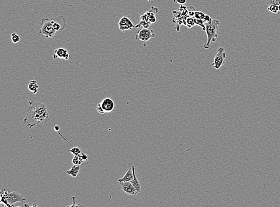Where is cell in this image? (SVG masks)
I'll return each instance as SVG.
<instances>
[{"label": "cell", "mask_w": 280, "mask_h": 207, "mask_svg": "<svg viewBox=\"0 0 280 207\" xmlns=\"http://www.w3.org/2000/svg\"><path fill=\"white\" fill-rule=\"evenodd\" d=\"M28 103L29 107L23 120V125L31 128L48 118L49 113L45 104L32 100H29Z\"/></svg>", "instance_id": "cell-1"}, {"label": "cell", "mask_w": 280, "mask_h": 207, "mask_svg": "<svg viewBox=\"0 0 280 207\" xmlns=\"http://www.w3.org/2000/svg\"><path fill=\"white\" fill-rule=\"evenodd\" d=\"M220 25V21L217 19H212L210 22L205 23V31L207 37V41L204 45L206 50L210 48L211 43L214 42L217 38V30Z\"/></svg>", "instance_id": "cell-2"}, {"label": "cell", "mask_w": 280, "mask_h": 207, "mask_svg": "<svg viewBox=\"0 0 280 207\" xmlns=\"http://www.w3.org/2000/svg\"><path fill=\"white\" fill-rule=\"evenodd\" d=\"M57 32L53 27L52 20L48 18H42L41 28L38 32L40 35H44L46 38H53Z\"/></svg>", "instance_id": "cell-3"}, {"label": "cell", "mask_w": 280, "mask_h": 207, "mask_svg": "<svg viewBox=\"0 0 280 207\" xmlns=\"http://www.w3.org/2000/svg\"><path fill=\"white\" fill-rule=\"evenodd\" d=\"M1 195H2L6 199L8 203L11 207H13V204L18 202H23L26 201L24 196L17 192H10L6 189H2L1 191Z\"/></svg>", "instance_id": "cell-4"}, {"label": "cell", "mask_w": 280, "mask_h": 207, "mask_svg": "<svg viewBox=\"0 0 280 207\" xmlns=\"http://www.w3.org/2000/svg\"><path fill=\"white\" fill-rule=\"evenodd\" d=\"M155 37L154 31L151 28H142L139 30L136 35V40L142 42L144 46L146 45V42Z\"/></svg>", "instance_id": "cell-5"}, {"label": "cell", "mask_w": 280, "mask_h": 207, "mask_svg": "<svg viewBox=\"0 0 280 207\" xmlns=\"http://www.w3.org/2000/svg\"><path fill=\"white\" fill-rule=\"evenodd\" d=\"M226 58V53L224 48L222 47H220L217 49V53L215 55L212 66L216 69H219L224 64Z\"/></svg>", "instance_id": "cell-6"}, {"label": "cell", "mask_w": 280, "mask_h": 207, "mask_svg": "<svg viewBox=\"0 0 280 207\" xmlns=\"http://www.w3.org/2000/svg\"><path fill=\"white\" fill-rule=\"evenodd\" d=\"M119 29L122 32H126L127 30H131L133 28H136V26L133 24L131 20L128 17L124 16L121 18L118 22Z\"/></svg>", "instance_id": "cell-7"}, {"label": "cell", "mask_w": 280, "mask_h": 207, "mask_svg": "<svg viewBox=\"0 0 280 207\" xmlns=\"http://www.w3.org/2000/svg\"><path fill=\"white\" fill-rule=\"evenodd\" d=\"M70 53L68 50L63 48H56L54 51L53 58L54 59H62L65 60H68L70 59Z\"/></svg>", "instance_id": "cell-8"}, {"label": "cell", "mask_w": 280, "mask_h": 207, "mask_svg": "<svg viewBox=\"0 0 280 207\" xmlns=\"http://www.w3.org/2000/svg\"><path fill=\"white\" fill-rule=\"evenodd\" d=\"M100 103L105 113L111 112L115 108V102L111 98H104Z\"/></svg>", "instance_id": "cell-9"}, {"label": "cell", "mask_w": 280, "mask_h": 207, "mask_svg": "<svg viewBox=\"0 0 280 207\" xmlns=\"http://www.w3.org/2000/svg\"><path fill=\"white\" fill-rule=\"evenodd\" d=\"M120 184L123 191L127 195H135L138 194L136 189L130 181H124L120 183Z\"/></svg>", "instance_id": "cell-10"}, {"label": "cell", "mask_w": 280, "mask_h": 207, "mask_svg": "<svg viewBox=\"0 0 280 207\" xmlns=\"http://www.w3.org/2000/svg\"><path fill=\"white\" fill-rule=\"evenodd\" d=\"M131 168H132V170H133L134 178L130 182L131 183V184L133 185V186L136 189V190L137 191V193H140L141 192V186H140V183L138 181V180L136 176V174H135V166H132Z\"/></svg>", "instance_id": "cell-11"}, {"label": "cell", "mask_w": 280, "mask_h": 207, "mask_svg": "<svg viewBox=\"0 0 280 207\" xmlns=\"http://www.w3.org/2000/svg\"><path fill=\"white\" fill-rule=\"evenodd\" d=\"M133 178H134L132 168H131V169H129L127 171L123 177L118 180V181L120 183L121 182H124V181H131L133 179Z\"/></svg>", "instance_id": "cell-12"}, {"label": "cell", "mask_w": 280, "mask_h": 207, "mask_svg": "<svg viewBox=\"0 0 280 207\" xmlns=\"http://www.w3.org/2000/svg\"><path fill=\"white\" fill-rule=\"evenodd\" d=\"M59 17H56L55 18L52 19V24H53V27L54 29H55V30L56 31H59V30H62L64 28H65V26L66 25H63V24H61L59 22Z\"/></svg>", "instance_id": "cell-13"}, {"label": "cell", "mask_w": 280, "mask_h": 207, "mask_svg": "<svg viewBox=\"0 0 280 207\" xmlns=\"http://www.w3.org/2000/svg\"><path fill=\"white\" fill-rule=\"evenodd\" d=\"M80 171V168L78 165H74L70 170L66 171V173L73 177H76Z\"/></svg>", "instance_id": "cell-14"}, {"label": "cell", "mask_w": 280, "mask_h": 207, "mask_svg": "<svg viewBox=\"0 0 280 207\" xmlns=\"http://www.w3.org/2000/svg\"><path fill=\"white\" fill-rule=\"evenodd\" d=\"M39 86L37 84V81L35 80H31L28 84V89L29 91L33 93V94L35 95L38 92Z\"/></svg>", "instance_id": "cell-15"}, {"label": "cell", "mask_w": 280, "mask_h": 207, "mask_svg": "<svg viewBox=\"0 0 280 207\" xmlns=\"http://www.w3.org/2000/svg\"><path fill=\"white\" fill-rule=\"evenodd\" d=\"M84 162L83 158H82V156H81V154H79L78 155H75L74 158L72 159V163L74 164V165H80L83 162Z\"/></svg>", "instance_id": "cell-16"}, {"label": "cell", "mask_w": 280, "mask_h": 207, "mask_svg": "<svg viewBox=\"0 0 280 207\" xmlns=\"http://www.w3.org/2000/svg\"><path fill=\"white\" fill-rule=\"evenodd\" d=\"M267 10L274 14H280L278 5H269L267 7Z\"/></svg>", "instance_id": "cell-17"}, {"label": "cell", "mask_w": 280, "mask_h": 207, "mask_svg": "<svg viewBox=\"0 0 280 207\" xmlns=\"http://www.w3.org/2000/svg\"><path fill=\"white\" fill-rule=\"evenodd\" d=\"M146 14H147L148 17V20L151 22V23H154L156 22V17H155V13L153 12H151V11H149V12H146Z\"/></svg>", "instance_id": "cell-18"}, {"label": "cell", "mask_w": 280, "mask_h": 207, "mask_svg": "<svg viewBox=\"0 0 280 207\" xmlns=\"http://www.w3.org/2000/svg\"><path fill=\"white\" fill-rule=\"evenodd\" d=\"M11 39H12V41L13 44H17V43L19 42L20 41V36L17 33H15V32H13V33L12 34Z\"/></svg>", "instance_id": "cell-19"}, {"label": "cell", "mask_w": 280, "mask_h": 207, "mask_svg": "<svg viewBox=\"0 0 280 207\" xmlns=\"http://www.w3.org/2000/svg\"><path fill=\"white\" fill-rule=\"evenodd\" d=\"M186 22H187L186 25L189 28H192V27H194L196 25L194 18H192V17H189L187 19Z\"/></svg>", "instance_id": "cell-20"}, {"label": "cell", "mask_w": 280, "mask_h": 207, "mask_svg": "<svg viewBox=\"0 0 280 207\" xmlns=\"http://www.w3.org/2000/svg\"><path fill=\"white\" fill-rule=\"evenodd\" d=\"M69 151H70V153H72L74 156L78 155H79V154H80V153H82V152H81V149H80V148H77V147L72 148L71 149L69 150Z\"/></svg>", "instance_id": "cell-21"}, {"label": "cell", "mask_w": 280, "mask_h": 207, "mask_svg": "<svg viewBox=\"0 0 280 207\" xmlns=\"http://www.w3.org/2000/svg\"><path fill=\"white\" fill-rule=\"evenodd\" d=\"M266 4L278 5L280 4V0H267Z\"/></svg>", "instance_id": "cell-22"}, {"label": "cell", "mask_w": 280, "mask_h": 207, "mask_svg": "<svg viewBox=\"0 0 280 207\" xmlns=\"http://www.w3.org/2000/svg\"><path fill=\"white\" fill-rule=\"evenodd\" d=\"M206 14H204L202 12H196V11L195 12V15H194V17L196 19H203L204 17H205Z\"/></svg>", "instance_id": "cell-23"}, {"label": "cell", "mask_w": 280, "mask_h": 207, "mask_svg": "<svg viewBox=\"0 0 280 207\" xmlns=\"http://www.w3.org/2000/svg\"><path fill=\"white\" fill-rule=\"evenodd\" d=\"M96 110L100 114H104L105 113V111L103 110V108L102 107V105H101V103L100 102L97 105V106H96Z\"/></svg>", "instance_id": "cell-24"}, {"label": "cell", "mask_w": 280, "mask_h": 207, "mask_svg": "<svg viewBox=\"0 0 280 207\" xmlns=\"http://www.w3.org/2000/svg\"><path fill=\"white\" fill-rule=\"evenodd\" d=\"M173 2L176 4H179L181 5H184L186 3L187 0H173Z\"/></svg>", "instance_id": "cell-25"}, {"label": "cell", "mask_w": 280, "mask_h": 207, "mask_svg": "<svg viewBox=\"0 0 280 207\" xmlns=\"http://www.w3.org/2000/svg\"><path fill=\"white\" fill-rule=\"evenodd\" d=\"M211 20V18L210 17V16L209 15H206L205 17H204V19H203V20L204 21V22L206 23L207 22H210V20Z\"/></svg>", "instance_id": "cell-26"}, {"label": "cell", "mask_w": 280, "mask_h": 207, "mask_svg": "<svg viewBox=\"0 0 280 207\" xmlns=\"http://www.w3.org/2000/svg\"><path fill=\"white\" fill-rule=\"evenodd\" d=\"M81 156H82V158L83 159L84 161H87V159H88V156L87 154L85 153H81Z\"/></svg>", "instance_id": "cell-27"}, {"label": "cell", "mask_w": 280, "mask_h": 207, "mask_svg": "<svg viewBox=\"0 0 280 207\" xmlns=\"http://www.w3.org/2000/svg\"><path fill=\"white\" fill-rule=\"evenodd\" d=\"M54 129L55 130V131H59V130L60 128H59V125H55V126L54 127Z\"/></svg>", "instance_id": "cell-28"}, {"label": "cell", "mask_w": 280, "mask_h": 207, "mask_svg": "<svg viewBox=\"0 0 280 207\" xmlns=\"http://www.w3.org/2000/svg\"><path fill=\"white\" fill-rule=\"evenodd\" d=\"M278 8H279V10H280V4H279V5H278Z\"/></svg>", "instance_id": "cell-29"}, {"label": "cell", "mask_w": 280, "mask_h": 207, "mask_svg": "<svg viewBox=\"0 0 280 207\" xmlns=\"http://www.w3.org/2000/svg\"><path fill=\"white\" fill-rule=\"evenodd\" d=\"M147 1H149V2H151L152 0H147Z\"/></svg>", "instance_id": "cell-30"}]
</instances>
